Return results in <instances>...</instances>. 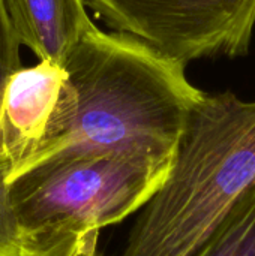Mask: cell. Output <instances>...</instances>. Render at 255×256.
Masks as SVG:
<instances>
[{"label": "cell", "instance_id": "cell-8", "mask_svg": "<svg viewBox=\"0 0 255 256\" xmlns=\"http://www.w3.org/2000/svg\"><path fill=\"white\" fill-rule=\"evenodd\" d=\"M9 174L11 166L0 160V256H26L21 230L12 204Z\"/></svg>", "mask_w": 255, "mask_h": 256}, {"label": "cell", "instance_id": "cell-7", "mask_svg": "<svg viewBox=\"0 0 255 256\" xmlns=\"http://www.w3.org/2000/svg\"><path fill=\"white\" fill-rule=\"evenodd\" d=\"M191 256H255V183Z\"/></svg>", "mask_w": 255, "mask_h": 256}, {"label": "cell", "instance_id": "cell-2", "mask_svg": "<svg viewBox=\"0 0 255 256\" xmlns=\"http://www.w3.org/2000/svg\"><path fill=\"white\" fill-rule=\"evenodd\" d=\"M254 183L255 100L203 92L120 256H191Z\"/></svg>", "mask_w": 255, "mask_h": 256}, {"label": "cell", "instance_id": "cell-5", "mask_svg": "<svg viewBox=\"0 0 255 256\" xmlns=\"http://www.w3.org/2000/svg\"><path fill=\"white\" fill-rule=\"evenodd\" d=\"M65 80V69L50 62L21 66L8 76L0 100V160L11 174L41 142Z\"/></svg>", "mask_w": 255, "mask_h": 256}, {"label": "cell", "instance_id": "cell-4", "mask_svg": "<svg viewBox=\"0 0 255 256\" xmlns=\"http://www.w3.org/2000/svg\"><path fill=\"white\" fill-rule=\"evenodd\" d=\"M113 32L134 36L188 66L251 50L255 0H84Z\"/></svg>", "mask_w": 255, "mask_h": 256}, {"label": "cell", "instance_id": "cell-6", "mask_svg": "<svg viewBox=\"0 0 255 256\" xmlns=\"http://www.w3.org/2000/svg\"><path fill=\"white\" fill-rule=\"evenodd\" d=\"M20 45L38 62L63 66L78 42L96 26L84 0H3Z\"/></svg>", "mask_w": 255, "mask_h": 256}, {"label": "cell", "instance_id": "cell-10", "mask_svg": "<svg viewBox=\"0 0 255 256\" xmlns=\"http://www.w3.org/2000/svg\"><path fill=\"white\" fill-rule=\"evenodd\" d=\"M17 64V40L14 38L3 0H0V93L9 74Z\"/></svg>", "mask_w": 255, "mask_h": 256}, {"label": "cell", "instance_id": "cell-1", "mask_svg": "<svg viewBox=\"0 0 255 256\" xmlns=\"http://www.w3.org/2000/svg\"><path fill=\"white\" fill-rule=\"evenodd\" d=\"M66 80L33 153L8 182L38 165L77 156L143 153L173 158L203 90L140 39L95 27L62 66Z\"/></svg>", "mask_w": 255, "mask_h": 256}, {"label": "cell", "instance_id": "cell-9", "mask_svg": "<svg viewBox=\"0 0 255 256\" xmlns=\"http://www.w3.org/2000/svg\"><path fill=\"white\" fill-rule=\"evenodd\" d=\"M99 230H89L33 250L27 256H101Z\"/></svg>", "mask_w": 255, "mask_h": 256}, {"label": "cell", "instance_id": "cell-3", "mask_svg": "<svg viewBox=\"0 0 255 256\" xmlns=\"http://www.w3.org/2000/svg\"><path fill=\"white\" fill-rule=\"evenodd\" d=\"M173 158L108 153L56 159L9 182L26 256L59 240L114 225L164 183Z\"/></svg>", "mask_w": 255, "mask_h": 256}]
</instances>
